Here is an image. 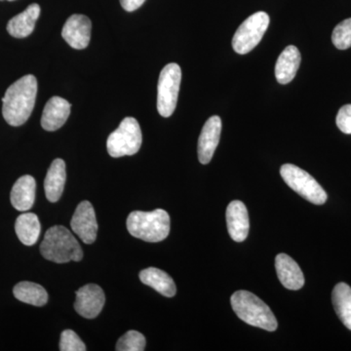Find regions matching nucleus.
I'll return each mask as SVG.
<instances>
[{
    "label": "nucleus",
    "mask_w": 351,
    "mask_h": 351,
    "mask_svg": "<svg viewBox=\"0 0 351 351\" xmlns=\"http://www.w3.org/2000/svg\"><path fill=\"white\" fill-rule=\"evenodd\" d=\"M233 311L251 326L269 332L276 331L278 323L271 309L257 295L248 291H237L230 299Z\"/></svg>",
    "instance_id": "nucleus-2"
},
{
    "label": "nucleus",
    "mask_w": 351,
    "mask_h": 351,
    "mask_svg": "<svg viewBox=\"0 0 351 351\" xmlns=\"http://www.w3.org/2000/svg\"><path fill=\"white\" fill-rule=\"evenodd\" d=\"M142 131L140 124L134 117H126L114 132L108 136V152L114 158L134 156L142 145Z\"/></svg>",
    "instance_id": "nucleus-5"
},
{
    "label": "nucleus",
    "mask_w": 351,
    "mask_h": 351,
    "mask_svg": "<svg viewBox=\"0 0 351 351\" xmlns=\"http://www.w3.org/2000/svg\"><path fill=\"white\" fill-rule=\"evenodd\" d=\"M38 95V80L29 75L14 82L2 98V114L9 125H23L31 117Z\"/></svg>",
    "instance_id": "nucleus-1"
},
{
    "label": "nucleus",
    "mask_w": 351,
    "mask_h": 351,
    "mask_svg": "<svg viewBox=\"0 0 351 351\" xmlns=\"http://www.w3.org/2000/svg\"><path fill=\"white\" fill-rule=\"evenodd\" d=\"M145 0H120L122 8L127 12H133L145 3Z\"/></svg>",
    "instance_id": "nucleus-28"
},
{
    "label": "nucleus",
    "mask_w": 351,
    "mask_h": 351,
    "mask_svg": "<svg viewBox=\"0 0 351 351\" xmlns=\"http://www.w3.org/2000/svg\"><path fill=\"white\" fill-rule=\"evenodd\" d=\"M105 302L103 289L96 284H88L76 292L75 309L83 317L93 319L101 313Z\"/></svg>",
    "instance_id": "nucleus-10"
},
{
    "label": "nucleus",
    "mask_w": 351,
    "mask_h": 351,
    "mask_svg": "<svg viewBox=\"0 0 351 351\" xmlns=\"http://www.w3.org/2000/svg\"><path fill=\"white\" fill-rule=\"evenodd\" d=\"M36 182L29 175L23 176L14 184L11 191V203L18 211H27L36 200Z\"/></svg>",
    "instance_id": "nucleus-16"
},
{
    "label": "nucleus",
    "mask_w": 351,
    "mask_h": 351,
    "mask_svg": "<svg viewBox=\"0 0 351 351\" xmlns=\"http://www.w3.org/2000/svg\"><path fill=\"white\" fill-rule=\"evenodd\" d=\"M92 23L87 16L75 14L66 20L62 36L73 49H85L91 39Z\"/></svg>",
    "instance_id": "nucleus-11"
},
{
    "label": "nucleus",
    "mask_w": 351,
    "mask_h": 351,
    "mask_svg": "<svg viewBox=\"0 0 351 351\" xmlns=\"http://www.w3.org/2000/svg\"><path fill=\"white\" fill-rule=\"evenodd\" d=\"M280 174L284 182L304 199L315 205H323L326 202V191L306 171L293 164H284L281 166Z\"/></svg>",
    "instance_id": "nucleus-6"
},
{
    "label": "nucleus",
    "mask_w": 351,
    "mask_h": 351,
    "mask_svg": "<svg viewBox=\"0 0 351 351\" xmlns=\"http://www.w3.org/2000/svg\"><path fill=\"white\" fill-rule=\"evenodd\" d=\"M71 114V104L61 97H52L46 104L41 117V126L46 131L61 128Z\"/></svg>",
    "instance_id": "nucleus-14"
},
{
    "label": "nucleus",
    "mask_w": 351,
    "mask_h": 351,
    "mask_svg": "<svg viewBox=\"0 0 351 351\" xmlns=\"http://www.w3.org/2000/svg\"><path fill=\"white\" fill-rule=\"evenodd\" d=\"M40 223L36 214H23L16 219V234L25 246H32L36 243L40 235Z\"/></svg>",
    "instance_id": "nucleus-21"
},
{
    "label": "nucleus",
    "mask_w": 351,
    "mask_h": 351,
    "mask_svg": "<svg viewBox=\"0 0 351 351\" xmlns=\"http://www.w3.org/2000/svg\"><path fill=\"white\" fill-rule=\"evenodd\" d=\"M40 252L46 260L57 263L80 262L83 258V251L77 240L68 228L62 226H52L46 232Z\"/></svg>",
    "instance_id": "nucleus-3"
},
{
    "label": "nucleus",
    "mask_w": 351,
    "mask_h": 351,
    "mask_svg": "<svg viewBox=\"0 0 351 351\" xmlns=\"http://www.w3.org/2000/svg\"><path fill=\"white\" fill-rule=\"evenodd\" d=\"M302 56L295 46L290 45L284 49L276 62V77L280 84H288L294 80L301 64Z\"/></svg>",
    "instance_id": "nucleus-17"
},
{
    "label": "nucleus",
    "mask_w": 351,
    "mask_h": 351,
    "mask_svg": "<svg viewBox=\"0 0 351 351\" xmlns=\"http://www.w3.org/2000/svg\"><path fill=\"white\" fill-rule=\"evenodd\" d=\"M1 1H3V0H1ZM7 1H14V0H7Z\"/></svg>",
    "instance_id": "nucleus-29"
},
{
    "label": "nucleus",
    "mask_w": 351,
    "mask_h": 351,
    "mask_svg": "<svg viewBox=\"0 0 351 351\" xmlns=\"http://www.w3.org/2000/svg\"><path fill=\"white\" fill-rule=\"evenodd\" d=\"M181 80L182 69L178 64H168L161 71L157 85V110L161 117H169L174 113Z\"/></svg>",
    "instance_id": "nucleus-7"
},
{
    "label": "nucleus",
    "mask_w": 351,
    "mask_h": 351,
    "mask_svg": "<svg viewBox=\"0 0 351 351\" xmlns=\"http://www.w3.org/2000/svg\"><path fill=\"white\" fill-rule=\"evenodd\" d=\"M61 351H85L86 346L73 330H64L60 341Z\"/></svg>",
    "instance_id": "nucleus-26"
},
{
    "label": "nucleus",
    "mask_w": 351,
    "mask_h": 351,
    "mask_svg": "<svg viewBox=\"0 0 351 351\" xmlns=\"http://www.w3.org/2000/svg\"><path fill=\"white\" fill-rule=\"evenodd\" d=\"M276 269L279 281L289 290H300L304 285V276L301 267L290 256L278 254L276 258Z\"/></svg>",
    "instance_id": "nucleus-15"
},
{
    "label": "nucleus",
    "mask_w": 351,
    "mask_h": 351,
    "mask_svg": "<svg viewBox=\"0 0 351 351\" xmlns=\"http://www.w3.org/2000/svg\"><path fill=\"white\" fill-rule=\"evenodd\" d=\"M40 15V6L31 4L24 12L15 16L7 24V32L16 38H25L31 36L36 27V21Z\"/></svg>",
    "instance_id": "nucleus-18"
},
{
    "label": "nucleus",
    "mask_w": 351,
    "mask_h": 351,
    "mask_svg": "<svg viewBox=\"0 0 351 351\" xmlns=\"http://www.w3.org/2000/svg\"><path fill=\"white\" fill-rule=\"evenodd\" d=\"M127 230L132 237L144 241H162L169 235V214L163 209L132 212L127 218Z\"/></svg>",
    "instance_id": "nucleus-4"
},
{
    "label": "nucleus",
    "mask_w": 351,
    "mask_h": 351,
    "mask_svg": "<svg viewBox=\"0 0 351 351\" xmlns=\"http://www.w3.org/2000/svg\"><path fill=\"white\" fill-rule=\"evenodd\" d=\"M269 25V14L257 12L247 18L239 25L232 38L235 52L245 55L251 52L262 40Z\"/></svg>",
    "instance_id": "nucleus-8"
},
{
    "label": "nucleus",
    "mask_w": 351,
    "mask_h": 351,
    "mask_svg": "<svg viewBox=\"0 0 351 351\" xmlns=\"http://www.w3.org/2000/svg\"><path fill=\"white\" fill-rule=\"evenodd\" d=\"M140 279L145 285L154 288L159 294L167 298L174 297L177 288L169 274L156 267H149L140 272Z\"/></svg>",
    "instance_id": "nucleus-20"
},
{
    "label": "nucleus",
    "mask_w": 351,
    "mask_h": 351,
    "mask_svg": "<svg viewBox=\"0 0 351 351\" xmlns=\"http://www.w3.org/2000/svg\"><path fill=\"white\" fill-rule=\"evenodd\" d=\"M337 126L345 134H351V105L343 106L337 115Z\"/></svg>",
    "instance_id": "nucleus-27"
},
{
    "label": "nucleus",
    "mask_w": 351,
    "mask_h": 351,
    "mask_svg": "<svg viewBox=\"0 0 351 351\" xmlns=\"http://www.w3.org/2000/svg\"><path fill=\"white\" fill-rule=\"evenodd\" d=\"M226 219L230 237L237 242L244 241L250 228L248 211L244 203L239 200L230 202L226 209Z\"/></svg>",
    "instance_id": "nucleus-13"
},
{
    "label": "nucleus",
    "mask_w": 351,
    "mask_h": 351,
    "mask_svg": "<svg viewBox=\"0 0 351 351\" xmlns=\"http://www.w3.org/2000/svg\"><path fill=\"white\" fill-rule=\"evenodd\" d=\"M66 180V163L63 159H55L51 164L47 174H46L45 181H44L46 198L50 202H57L61 198Z\"/></svg>",
    "instance_id": "nucleus-19"
},
{
    "label": "nucleus",
    "mask_w": 351,
    "mask_h": 351,
    "mask_svg": "<svg viewBox=\"0 0 351 351\" xmlns=\"http://www.w3.org/2000/svg\"><path fill=\"white\" fill-rule=\"evenodd\" d=\"M335 311L343 324L351 331V288L348 284L339 283L332 294Z\"/></svg>",
    "instance_id": "nucleus-22"
},
{
    "label": "nucleus",
    "mask_w": 351,
    "mask_h": 351,
    "mask_svg": "<svg viewBox=\"0 0 351 351\" xmlns=\"http://www.w3.org/2000/svg\"><path fill=\"white\" fill-rule=\"evenodd\" d=\"M332 41L339 50L351 47V18L336 25L332 34Z\"/></svg>",
    "instance_id": "nucleus-25"
},
{
    "label": "nucleus",
    "mask_w": 351,
    "mask_h": 351,
    "mask_svg": "<svg viewBox=\"0 0 351 351\" xmlns=\"http://www.w3.org/2000/svg\"><path fill=\"white\" fill-rule=\"evenodd\" d=\"M16 299L34 306H43L47 304L48 294L45 289L39 284L29 282L18 283L13 289Z\"/></svg>",
    "instance_id": "nucleus-23"
},
{
    "label": "nucleus",
    "mask_w": 351,
    "mask_h": 351,
    "mask_svg": "<svg viewBox=\"0 0 351 351\" xmlns=\"http://www.w3.org/2000/svg\"><path fill=\"white\" fill-rule=\"evenodd\" d=\"M221 132V120L217 115L210 117L203 126L198 140V159L201 164H208L213 158Z\"/></svg>",
    "instance_id": "nucleus-12"
},
{
    "label": "nucleus",
    "mask_w": 351,
    "mask_h": 351,
    "mask_svg": "<svg viewBox=\"0 0 351 351\" xmlns=\"http://www.w3.org/2000/svg\"><path fill=\"white\" fill-rule=\"evenodd\" d=\"M71 230L85 244L96 241L98 233V223L93 205L89 201H82L76 207L71 221Z\"/></svg>",
    "instance_id": "nucleus-9"
},
{
    "label": "nucleus",
    "mask_w": 351,
    "mask_h": 351,
    "mask_svg": "<svg viewBox=\"0 0 351 351\" xmlns=\"http://www.w3.org/2000/svg\"><path fill=\"white\" fill-rule=\"evenodd\" d=\"M145 343L144 335L137 331H128L119 339L115 348L117 351H143Z\"/></svg>",
    "instance_id": "nucleus-24"
}]
</instances>
